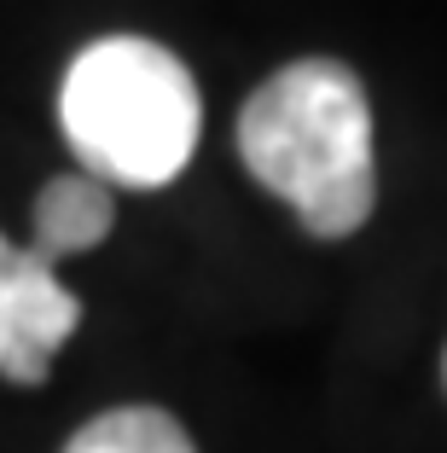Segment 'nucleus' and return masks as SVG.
<instances>
[{
    "mask_svg": "<svg viewBox=\"0 0 447 453\" xmlns=\"http://www.w3.org/2000/svg\"><path fill=\"white\" fill-rule=\"evenodd\" d=\"M238 157L314 239L360 233L378 203L372 105L337 58H297L238 111Z\"/></svg>",
    "mask_w": 447,
    "mask_h": 453,
    "instance_id": "obj_1",
    "label": "nucleus"
},
{
    "mask_svg": "<svg viewBox=\"0 0 447 453\" xmlns=\"http://www.w3.org/2000/svg\"><path fill=\"white\" fill-rule=\"evenodd\" d=\"M29 250L41 262H65V256H81L93 244L111 239V221H117V192L93 174H53L35 198V215H29Z\"/></svg>",
    "mask_w": 447,
    "mask_h": 453,
    "instance_id": "obj_4",
    "label": "nucleus"
},
{
    "mask_svg": "<svg viewBox=\"0 0 447 453\" xmlns=\"http://www.w3.org/2000/svg\"><path fill=\"white\" fill-rule=\"evenodd\" d=\"M58 122L81 174L111 192L169 187L192 163L204 105L197 81L169 47L145 35H105L70 58L58 81Z\"/></svg>",
    "mask_w": 447,
    "mask_h": 453,
    "instance_id": "obj_2",
    "label": "nucleus"
},
{
    "mask_svg": "<svg viewBox=\"0 0 447 453\" xmlns=\"http://www.w3.org/2000/svg\"><path fill=\"white\" fill-rule=\"evenodd\" d=\"M76 326L81 303L65 291L53 262H41L29 244H12L0 233V378L41 384Z\"/></svg>",
    "mask_w": 447,
    "mask_h": 453,
    "instance_id": "obj_3",
    "label": "nucleus"
},
{
    "mask_svg": "<svg viewBox=\"0 0 447 453\" xmlns=\"http://www.w3.org/2000/svg\"><path fill=\"white\" fill-rule=\"evenodd\" d=\"M65 453H197L181 418L163 407H111V413L88 418Z\"/></svg>",
    "mask_w": 447,
    "mask_h": 453,
    "instance_id": "obj_5",
    "label": "nucleus"
}]
</instances>
